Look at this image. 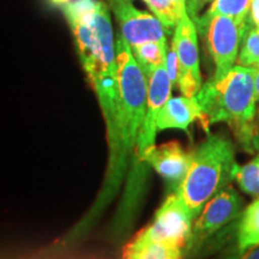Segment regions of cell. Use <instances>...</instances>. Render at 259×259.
Instances as JSON below:
<instances>
[{"instance_id":"cell-1","label":"cell","mask_w":259,"mask_h":259,"mask_svg":"<svg viewBox=\"0 0 259 259\" xmlns=\"http://www.w3.org/2000/svg\"><path fill=\"white\" fill-rule=\"evenodd\" d=\"M63 11L74 36L80 63L101 107L111 151L116 142L119 85L109 9L101 0H71Z\"/></svg>"},{"instance_id":"cell-2","label":"cell","mask_w":259,"mask_h":259,"mask_svg":"<svg viewBox=\"0 0 259 259\" xmlns=\"http://www.w3.org/2000/svg\"><path fill=\"white\" fill-rule=\"evenodd\" d=\"M115 53L119 85L116 142L114 148L109 151L105 186L89 216L99 213V210L105 208L118 192L127 167V160L135 153L147 114L148 78L135 59L131 47L120 34L115 41Z\"/></svg>"},{"instance_id":"cell-3","label":"cell","mask_w":259,"mask_h":259,"mask_svg":"<svg viewBox=\"0 0 259 259\" xmlns=\"http://www.w3.org/2000/svg\"><path fill=\"white\" fill-rule=\"evenodd\" d=\"M254 72V67L234 65L221 78L203 84L196 95L205 116L206 130L216 122H226L248 153L259 151Z\"/></svg>"},{"instance_id":"cell-4","label":"cell","mask_w":259,"mask_h":259,"mask_svg":"<svg viewBox=\"0 0 259 259\" xmlns=\"http://www.w3.org/2000/svg\"><path fill=\"white\" fill-rule=\"evenodd\" d=\"M235 149L228 138L209 135L192 151V160L185 179L177 193L196 220L205 204L234 179Z\"/></svg>"},{"instance_id":"cell-5","label":"cell","mask_w":259,"mask_h":259,"mask_svg":"<svg viewBox=\"0 0 259 259\" xmlns=\"http://www.w3.org/2000/svg\"><path fill=\"white\" fill-rule=\"evenodd\" d=\"M171 85L168 76L166 64L158 66L148 79V102L147 114L139 134L137 145L135 149V161L132 164V173L127 183V194H139L143 186L147 170L142 164V157L150 148L155 145V139L157 134V118L162 107L170 99Z\"/></svg>"},{"instance_id":"cell-6","label":"cell","mask_w":259,"mask_h":259,"mask_svg":"<svg viewBox=\"0 0 259 259\" xmlns=\"http://www.w3.org/2000/svg\"><path fill=\"white\" fill-rule=\"evenodd\" d=\"M194 24L206 35V42L215 63L213 78H221L235 65L239 48L250 30V21L238 22L226 16L198 18Z\"/></svg>"},{"instance_id":"cell-7","label":"cell","mask_w":259,"mask_h":259,"mask_svg":"<svg viewBox=\"0 0 259 259\" xmlns=\"http://www.w3.org/2000/svg\"><path fill=\"white\" fill-rule=\"evenodd\" d=\"M242 208L244 199L231 185L210 199L193 222L192 232L187 242L186 257L198 254L216 233L241 215Z\"/></svg>"},{"instance_id":"cell-8","label":"cell","mask_w":259,"mask_h":259,"mask_svg":"<svg viewBox=\"0 0 259 259\" xmlns=\"http://www.w3.org/2000/svg\"><path fill=\"white\" fill-rule=\"evenodd\" d=\"M193 221L192 213L180 194L171 192L156 211L153 223L142 229L141 233L153 240L179 246L186 253Z\"/></svg>"},{"instance_id":"cell-9","label":"cell","mask_w":259,"mask_h":259,"mask_svg":"<svg viewBox=\"0 0 259 259\" xmlns=\"http://www.w3.org/2000/svg\"><path fill=\"white\" fill-rule=\"evenodd\" d=\"M171 46L176 50L179 61L178 87L184 96H196L203 84L199 69L197 27L189 14L181 17L174 28Z\"/></svg>"},{"instance_id":"cell-10","label":"cell","mask_w":259,"mask_h":259,"mask_svg":"<svg viewBox=\"0 0 259 259\" xmlns=\"http://www.w3.org/2000/svg\"><path fill=\"white\" fill-rule=\"evenodd\" d=\"M120 35L130 47L166 40V28L155 15L135 8L131 0H109Z\"/></svg>"},{"instance_id":"cell-11","label":"cell","mask_w":259,"mask_h":259,"mask_svg":"<svg viewBox=\"0 0 259 259\" xmlns=\"http://www.w3.org/2000/svg\"><path fill=\"white\" fill-rule=\"evenodd\" d=\"M192 151L189 153L181 147L179 142H168L150 148L142 157V164L154 168L166 180L169 193L177 192L187 171H189Z\"/></svg>"},{"instance_id":"cell-12","label":"cell","mask_w":259,"mask_h":259,"mask_svg":"<svg viewBox=\"0 0 259 259\" xmlns=\"http://www.w3.org/2000/svg\"><path fill=\"white\" fill-rule=\"evenodd\" d=\"M196 120H199L200 124L206 130L205 116L203 114L198 100L196 96H178L170 97L162 107L157 118V130H183L189 132V126Z\"/></svg>"},{"instance_id":"cell-13","label":"cell","mask_w":259,"mask_h":259,"mask_svg":"<svg viewBox=\"0 0 259 259\" xmlns=\"http://www.w3.org/2000/svg\"><path fill=\"white\" fill-rule=\"evenodd\" d=\"M121 259H186L184 248L149 239L141 232L122 250Z\"/></svg>"},{"instance_id":"cell-14","label":"cell","mask_w":259,"mask_h":259,"mask_svg":"<svg viewBox=\"0 0 259 259\" xmlns=\"http://www.w3.org/2000/svg\"><path fill=\"white\" fill-rule=\"evenodd\" d=\"M255 245H259V197L239 216L235 251L247 250Z\"/></svg>"},{"instance_id":"cell-15","label":"cell","mask_w":259,"mask_h":259,"mask_svg":"<svg viewBox=\"0 0 259 259\" xmlns=\"http://www.w3.org/2000/svg\"><path fill=\"white\" fill-rule=\"evenodd\" d=\"M131 51L145 77L149 79V77L158 66L166 64L168 52L167 40L147 42V44L132 47Z\"/></svg>"},{"instance_id":"cell-16","label":"cell","mask_w":259,"mask_h":259,"mask_svg":"<svg viewBox=\"0 0 259 259\" xmlns=\"http://www.w3.org/2000/svg\"><path fill=\"white\" fill-rule=\"evenodd\" d=\"M250 5L251 0H212L211 6L202 18L226 16L238 22H246L250 14Z\"/></svg>"},{"instance_id":"cell-17","label":"cell","mask_w":259,"mask_h":259,"mask_svg":"<svg viewBox=\"0 0 259 259\" xmlns=\"http://www.w3.org/2000/svg\"><path fill=\"white\" fill-rule=\"evenodd\" d=\"M234 179L245 193L259 197V151L253 160L245 166L236 167Z\"/></svg>"},{"instance_id":"cell-18","label":"cell","mask_w":259,"mask_h":259,"mask_svg":"<svg viewBox=\"0 0 259 259\" xmlns=\"http://www.w3.org/2000/svg\"><path fill=\"white\" fill-rule=\"evenodd\" d=\"M153 14L162 22L167 32H170L180 21L173 0H143Z\"/></svg>"},{"instance_id":"cell-19","label":"cell","mask_w":259,"mask_h":259,"mask_svg":"<svg viewBox=\"0 0 259 259\" xmlns=\"http://www.w3.org/2000/svg\"><path fill=\"white\" fill-rule=\"evenodd\" d=\"M239 64L254 69L259 67V29H250L245 35L239 53Z\"/></svg>"},{"instance_id":"cell-20","label":"cell","mask_w":259,"mask_h":259,"mask_svg":"<svg viewBox=\"0 0 259 259\" xmlns=\"http://www.w3.org/2000/svg\"><path fill=\"white\" fill-rule=\"evenodd\" d=\"M17 259H100L95 255H85V254H77V253H69L65 251H45L41 253L28 255V257H22Z\"/></svg>"},{"instance_id":"cell-21","label":"cell","mask_w":259,"mask_h":259,"mask_svg":"<svg viewBox=\"0 0 259 259\" xmlns=\"http://www.w3.org/2000/svg\"><path fill=\"white\" fill-rule=\"evenodd\" d=\"M166 67L168 76H169L171 85H178V77H179V61H178L177 52L174 47L171 46L170 50L167 52V59H166Z\"/></svg>"},{"instance_id":"cell-22","label":"cell","mask_w":259,"mask_h":259,"mask_svg":"<svg viewBox=\"0 0 259 259\" xmlns=\"http://www.w3.org/2000/svg\"><path fill=\"white\" fill-rule=\"evenodd\" d=\"M221 259H259V245L252 246L244 251H235Z\"/></svg>"},{"instance_id":"cell-23","label":"cell","mask_w":259,"mask_h":259,"mask_svg":"<svg viewBox=\"0 0 259 259\" xmlns=\"http://www.w3.org/2000/svg\"><path fill=\"white\" fill-rule=\"evenodd\" d=\"M204 3L205 0H187V14L193 19V22L198 19V12Z\"/></svg>"},{"instance_id":"cell-24","label":"cell","mask_w":259,"mask_h":259,"mask_svg":"<svg viewBox=\"0 0 259 259\" xmlns=\"http://www.w3.org/2000/svg\"><path fill=\"white\" fill-rule=\"evenodd\" d=\"M250 24L255 29H259V0H251L250 14H248Z\"/></svg>"},{"instance_id":"cell-25","label":"cell","mask_w":259,"mask_h":259,"mask_svg":"<svg viewBox=\"0 0 259 259\" xmlns=\"http://www.w3.org/2000/svg\"><path fill=\"white\" fill-rule=\"evenodd\" d=\"M173 2L180 18L187 15V0H173Z\"/></svg>"},{"instance_id":"cell-26","label":"cell","mask_w":259,"mask_h":259,"mask_svg":"<svg viewBox=\"0 0 259 259\" xmlns=\"http://www.w3.org/2000/svg\"><path fill=\"white\" fill-rule=\"evenodd\" d=\"M254 92L255 97H257V101H259V67L255 69L254 72Z\"/></svg>"},{"instance_id":"cell-27","label":"cell","mask_w":259,"mask_h":259,"mask_svg":"<svg viewBox=\"0 0 259 259\" xmlns=\"http://www.w3.org/2000/svg\"><path fill=\"white\" fill-rule=\"evenodd\" d=\"M50 2L53 3L54 5H65L69 2H71V0H50Z\"/></svg>"},{"instance_id":"cell-28","label":"cell","mask_w":259,"mask_h":259,"mask_svg":"<svg viewBox=\"0 0 259 259\" xmlns=\"http://www.w3.org/2000/svg\"><path fill=\"white\" fill-rule=\"evenodd\" d=\"M257 135H258V138H259V125H257Z\"/></svg>"},{"instance_id":"cell-29","label":"cell","mask_w":259,"mask_h":259,"mask_svg":"<svg viewBox=\"0 0 259 259\" xmlns=\"http://www.w3.org/2000/svg\"><path fill=\"white\" fill-rule=\"evenodd\" d=\"M206 2H212V0H205V3H206Z\"/></svg>"},{"instance_id":"cell-30","label":"cell","mask_w":259,"mask_h":259,"mask_svg":"<svg viewBox=\"0 0 259 259\" xmlns=\"http://www.w3.org/2000/svg\"><path fill=\"white\" fill-rule=\"evenodd\" d=\"M131 2H132V0H131Z\"/></svg>"}]
</instances>
